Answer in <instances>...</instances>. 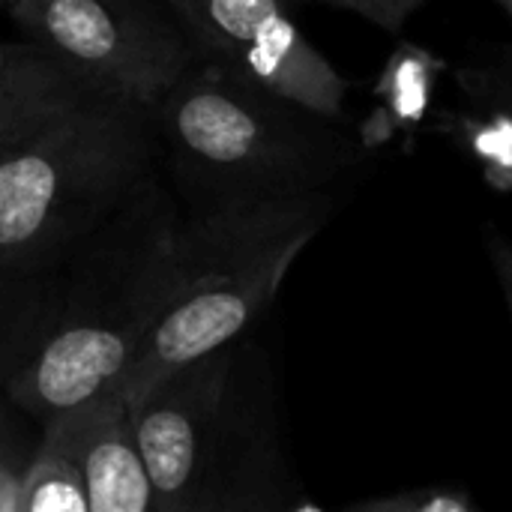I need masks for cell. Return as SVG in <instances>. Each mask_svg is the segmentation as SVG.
Listing matches in <instances>:
<instances>
[{
	"label": "cell",
	"instance_id": "cell-1",
	"mask_svg": "<svg viewBox=\"0 0 512 512\" xmlns=\"http://www.w3.org/2000/svg\"><path fill=\"white\" fill-rule=\"evenodd\" d=\"M126 402L153 480V512L309 507L288 459L258 327Z\"/></svg>",
	"mask_w": 512,
	"mask_h": 512
},
{
	"label": "cell",
	"instance_id": "cell-2",
	"mask_svg": "<svg viewBox=\"0 0 512 512\" xmlns=\"http://www.w3.org/2000/svg\"><path fill=\"white\" fill-rule=\"evenodd\" d=\"M153 120L183 216L339 192L369 156L345 117L300 105L213 57H195Z\"/></svg>",
	"mask_w": 512,
	"mask_h": 512
},
{
	"label": "cell",
	"instance_id": "cell-3",
	"mask_svg": "<svg viewBox=\"0 0 512 512\" xmlns=\"http://www.w3.org/2000/svg\"><path fill=\"white\" fill-rule=\"evenodd\" d=\"M180 204L153 171L63 264V300L48 336L6 393L33 420L72 411L123 375L165 288Z\"/></svg>",
	"mask_w": 512,
	"mask_h": 512
},
{
	"label": "cell",
	"instance_id": "cell-4",
	"mask_svg": "<svg viewBox=\"0 0 512 512\" xmlns=\"http://www.w3.org/2000/svg\"><path fill=\"white\" fill-rule=\"evenodd\" d=\"M336 207L339 192H312L180 216L159 312L120 384L126 399L255 330Z\"/></svg>",
	"mask_w": 512,
	"mask_h": 512
},
{
	"label": "cell",
	"instance_id": "cell-5",
	"mask_svg": "<svg viewBox=\"0 0 512 512\" xmlns=\"http://www.w3.org/2000/svg\"><path fill=\"white\" fill-rule=\"evenodd\" d=\"M153 111L90 99L0 147V279L60 273L156 171Z\"/></svg>",
	"mask_w": 512,
	"mask_h": 512
},
{
	"label": "cell",
	"instance_id": "cell-6",
	"mask_svg": "<svg viewBox=\"0 0 512 512\" xmlns=\"http://www.w3.org/2000/svg\"><path fill=\"white\" fill-rule=\"evenodd\" d=\"M6 12L93 93L144 111L198 57L162 0H15Z\"/></svg>",
	"mask_w": 512,
	"mask_h": 512
},
{
	"label": "cell",
	"instance_id": "cell-7",
	"mask_svg": "<svg viewBox=\"0 0 512 512\" xmlns=\"http://www.w3.org/2000/svg\"><path fill=\"white\" fill-rule=\"evenodd\" d=\"M198 57L231 63L264 87L345 117L348 81L303 36L291 0H162Z\"/></svg>",
	"mask_w": 512,
	"mask_h": 512
},
{
	"label": "cell",
	"instance_id": "cell-8",
	"mask_svg": "<svg viewBox=\"0 0 512 512\" xmlns=\"http://www.w3.org/2000/svg\"><path fill=\"white\" fill-rule=\"evenodd\" d=\"M75 411L90 512H153V480L123 387H108Z\"/></svg>",
	"mask_w": 512,
	"mask_h": 512
},
{
	"label": "cell",
	"instance_id": "cell-9",
	"mask_svg": "<svg viewBox=\"0 0 512 512\" xmlns=\"http://www.w3.org/2000/svg\"><path fill=\"white\" fill-rule=\"evenodd\" d=\"M447 72V60L417 42H399L387 57L372 96L375 108L357 126L363 147L372 153L399 135L414 138L435 102L438 78Z\"/></svg>",
	"mask_w": 512,
	"mask_h": 512
},
{
	"label": "cell",
	"instance_id": "cell-10",
	"mask_svg": "<svg viewBox=\"0 0 512 512\" xmlns=\"http://www.w3.org/2000/svg\"><path fill=\"white\" fill-rule=\"evenodd\" d=\"M18 512H90L75 408L42 423L39 444L21 480Z\"/></svg>",
	"mask_w": 512,
	"mask_h": 512
},
{
	"label": "cell",
	"instance_id": "cell-11",
	"mask_svg": "<svg viewBox=\"0 0 512 512\" xmlns=\"http://www.w3.org/2000/svg\"><path fill=\"white\" fill-rule=\"evenodd\" d=\"M63 300L60 273L0 279V387L27 366L48 336Z\"/></svg>",
	"mask_w": 512,
	"mask_h": 512
},
{
	"label": "cell",
	"instance_id": "cell-12",
	"mask_svg": "<svg viewBox=\"0 0 512 512\" xmlns=\"http://www.w3.org/2000/svg\"><path fill=\"white\" fill-rule=\"evenodd\" d=\"M72 69H66L42 45L0 42V102H57L81 105L96 99Z\"/></svg>",
	"mask_w": 512,
	"mask_h": 512
},
{
	"label": "cell",
	"instance_id": "cell-13",
	"mask_svg": "<svg viewBox=\"0 0 512 512\" xmlns=\"http://www.w3.org/2000/svg\"><path fill=\"white\" fill-rule=\"evenodd\" d=\"M474 105L480 114H453L444 129L483 165L492 186L512 189V114L492 102Z\"/></svg>",
	"mask_w": 512,
	"mask_h": 512
},
{
	"label": "cell",
	"instance_id": "cell-14",
	"mask_svg": "<svg viewBox=\"0 0 512 512\" xmlns=\"http://www.w3.org/2000/svg\"><path fill=\"white\" fill-rule=\"evenodd\" d=\"M42 423L21 411L0 387V512H18L21 480L39 444Z\"/></svg>",
	"mask_w": 512,
	"mask_h": 512
},
{
	"label": "cell",
	"instance_id": "cell-15",
	"mask_svg": "<svg viewBox=\"0 0 512 512\" xmlns=\"http://www.w3.org/2000/svg\"><path fill=\"white\" fill-rule=\"evenodd\" d=\"M351 512H480L477 498L465 486H414L378 498L348 504Z\"/></svg>",
	"mask_w": 512,
	"mask_h": 512
},
{
	"label": "cell",
	"instance_id": "cell-16",
	"mask_svg": "<svg viewBox=\"0 0 512 512\" xmlns=\"http://www.w3.org/2000/svg\"><path fill=\"white\" fill-rule=\"evenodd\" d=\"M456 81L471 102H492L512 114V45L492 51L477 66L459 69Z\"/></svg>",
	"mask_w": 512,
	"mask_h": 512
},
{
	"label": "cell",
	"instance_id": "cell-17",
	"mask_svg": "<svg viewBox=\"0 0 512 512\" xmlns=\"http://www.w3.org/2000/svg\"><path fill=\"white\" fill-rule=\"evenodd\" d=\"M72 108H78V105H57V102H0V144H15V141H21L27 135L39 132L45 123H51L54 117H60V114H66Z\"/></svg>",
	"mask_w": 512,
	"mask_h": 512
},
{
	"label": "cell",
	"instance_id": "cell-18",
	"mask_svg": "<svg viewBox=\"0 0 512 512\" xmlns=\"http://www.w3.org/2000/svg\"><path fill=\"white\" fill-rule=\"evenodd\" d=\"M291 3H300V0H291ZM324 3L351 9V12L363 15L366 21L378 24L381 30H387V33H399L405 27V21L420 6H426L429 0H324Z\"/></svg>",
	"mask_w": 512,
	"mask_h": 512
},
{
	"label": "cell",
	"instance_id": "cell-19",
	"mask_svg": "<svg viewBox=\"0 0 512 512\" xmlns=\"http://www.w3.org/2000/svg\"><path fill=\"white\" fill-rule=\"evenodd\" d=\"M489 261L495 267V276L501 282L504 303H507L512 318V246L501 234H489Z\"/></svg>",
	"mask_w": 512,
	"mask_h": 512
},
{
	"label": "cell",
	"instance_id": "cell-20",
	"mask_svg": "<svg viewBox=\"0 0 512 512\" xmlns=\"http://www.w3.org/2000/svg\"><path fill=\"white\" fill-rule=\"evenodd\" d=\"M492 3H498V6L510 15V21H512V0H492Z\"/></svg>",
	"mask_w": 512,
	"mask_h": 512
},
{
	"label": "cell",
	"instance_id": "cell-21",
	"mask_svg": "<svg viewBox=\"0 0 512 512\" xmlns=\"http://www.w3.org/2000/svg\"><path fill=\"white\" fill-rule=\"evenodd\" d=\"M12 3H15V0H0V6H3V9H9Z\"/></svg>",
	"mask_w": 512,
	"mask_h": 512
},
{
	"label": "cell",
	"instance_id": "cell-22",
	"mask_svg": "<svg viewBox=\"0 0 512 512\" xmlns=\"http://www.w3.org/2000/svg\"><path fill=\"white\" fill-rule=\"evenodd\" d=\"M0 147H3V144H0Z\"/></svg>",
	"mask_w": 512,
	"mask_h": 512
}]
</instances>
